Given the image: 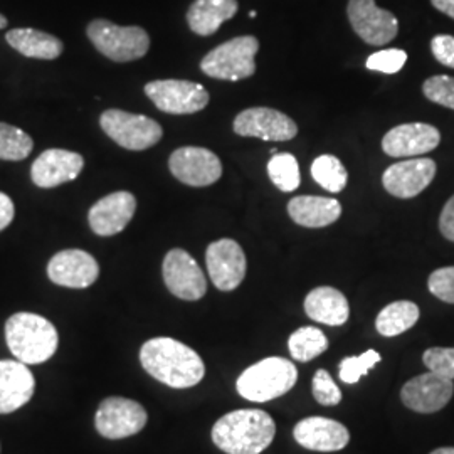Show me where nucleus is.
<instances>
[{
	"label": "nucleus",
	"instance_id": "obj_1",
	"mask_svg": "<svg viewBox=\"0 0 454 454\" xmlns=\"http://www.w3.org/2000/svg\"><path fill=\"white\" fill-rule=\"evenodd\" d=\"M140 362L146 373L174 389L194 387L206 373V365L195 350L168 337L145 341Z\"/></svg>",
	"mask_w": 454,
	"mask_h": 454
},
{
	"label": "nucleus",
	"instance_id": "obj_2",
	"mask_svg": "<svg viewBox=\"0 0 454 454\" xmlns=\"http://www.w3.org/2000/svg\"><path fill=\"white\" fill-rule=\"evenodd\" d=\"M275 433V421L268 412L241 409L214 424L212 441L227 454H260L271 444Z\"/></svg>",
	"mask_w": 454,
	"mask_h": 454
},
{
	"label": "nucleus",
	"instance_id": "obj_3",
	"mask_svg": "<svg viewBox=\"0 0 454 454\" xmlns=\"http://www.w3.org/2000/svg\"><path fill=\"white\" fill-rule=\"evenodd\" d=\"M5 340L12 356L26 365L44 364L58 350V330L41 315L16 313L5 324Z\"/></svg>",
	"mask_w": 454,
	"mask_h": 454
},
{
	"label": "nucleus",
	"instance_id": "obj_4",
	"mask_svg": "<svg viewBox=\"0 0 454 454\" xmlns=\"http://www.w3.org/2000/svg\"><path fill=\"white\" fill-rule=\"evenodd\" d=\"M298 371L292 360L270 357L246 369L238 379V392L251 403H268L294 387Z\"/></svg>",
	"mask_w": 454,
	"mask_h": 454
},
{
	"label": "nucleus",
	"instance_id": "obj_5",
	"mask_svg": "<svg viewBox=\"0 0 454 454\" xmlns=\"http://www.w3.org/2000/svg\"><path fill=\"white\" fill-rule=\"evenodd\" d=\"M260 41L254 35H239L212 49L200 61L204 74L223 82H241L256 73Z\"/></svg>",
	"mask_w": 454,
	"mask_h": 454
},
{
	"label": "nucleus",
	"instance_id": "obj_6",
	"mask_svg": "<svg viewBox=\"0 0 454 454\" xmlns=\"http://www.w3.org/2000/svg\"><path fill=\"white\" fill-rule=\"evenodd\" d=\"M86 33L93 46L114 63L137 61L150 49L148 34L137 26L123 27L106 19H97L90 22Z\"/></svg>",
	"mask_w": 454,
	"mask_h": 454
},
{
	"label": "nucleus",
	"instance_id": "obj_7",
	"mask_svg": "<svg viewBox=\"0 0 454 454\" xmlns=\"http://www.w3.org/2000/svg\"><path fill=\"white\" fill-rule=\"evenodd\" d=\"M99 125L114 144L133 152L157 145L163 137L162 127L155 120L114 108L103 112Z\"/></svg>",
	"mask_w": 454,
	"mask_h": 454
},
{
	"label": "nucleus",
	"instance_id": "obj_8",
	"mask_svg": "<svg viewBox=\"0 0 454 454\" xmlns=\"http://www.w3.org/2000/svg\"><path fill=\"white\" fill-rule=\"evenodd\" d=\"M145 95L168 114H192L209 105V93L199 82L184 80H157L145 86Z\"/></svg>",
	"mask_w": 454,
	"mask_h": 454
},
{
	"label": "nucleus",
	"instance_id": "obj_9",
	"mask_svg": "<svg viewBox=\"0 0 454 454\" xmlns=\"http://www.w3.org/2000/svg\"><path fill=\"white\" fill-rule=\"evenodd\" d=\"M148 416L142 404L125 397H108L97 411L98 433L106 439L130 438L145 427Z\"/></svg>",
	"mask_w": 454,
	"mask_h": 454
},
{
	"label": "nucleus",
	"instance_id": "obj_10",
	"mask_svg": "<svg viewBox=\"0 0 454 454\" xmlns=\"http://www.w3.org/2000/svg\"><path fill=\"white\" fill-rule=\"evenodd\" d=\"M170 172L176 179L191 187H207L223 176L219 157L202 146H182L168 159Z\"/></svg>",
	"mask_w": 454,
	"mask_h": 454
},
{
	"label": "nucleus",
	"instance_id": "obj_11",
	"mask_svg": "<svg viewBox=\"0 0 454 454\" xmlns=\"http://www.w3.org/2000/svg\"><path fill=\"white\" fill-rule=\"evenodd\" d=\"M347 14L358 37L371 46H386L399 33L395 16L380 9L375 0H348Z\"/></svg>",
	"mask_w": 454,
	"mask_h": 454
},
{
	"label": "nucleus",
	"instance_id": "obj_12",
	"mask_svg": "<svg viewBox=\"0 0 454 454\" xmlns=\"http://www.w3.org/2000/svg\"><path fill=\"white\" fill-rule=\"evenodd\" d=\"M163 281L168 292L185 301H197L207 292V279L184 249H170L163 260Z\"/></svg>",
	"mask_w": 454,
	"mask_h": 454
},
{
	"label": "nucleus",
	"instance_id": "obj_13",
	"mask_svg": "<svg viewBox=\"0 0 454 454\" xmlns=\"http://www.w3.org/2000/svg\"><path fill=\"white\" fill-rule=\"evenodd\" d=\"M206 264L212 283L221 292H232L243 283L247 262L243 247L234 239H219L209 244Z\"/></svg>",
	"mask_w": 454,
	"mask_h": 454
},
{
	"label": "nucleus",
	"instance_id": "obj_14",
	"mask_svg": "<svg viewBox=\"0 0 454 454\" xmlns=\"http://www.w3.org/2000/svg\"><path fill=\"white\" fill-rule=\"evenodd\" d=\"M234 131L270 142H288L298 135V127L288 114L273 108H249L236 116Z\"/></svg>",
	"mask_w": 454,
	"mask_h": 454
},
{
	"label": "nucleus",
	"instance_id": "obj_15",
	"mask_svg": "<svg viewBox=\"0 0 454 454\" xmlns=\"http://www.w3.org/2000/svg\"><path fill=\"white\" fill-rule=\"evenodd\" d=\"M454 386L451 379L439 373H421L411 379L401 390V399L411 411L431 414L441 411L453 397Z\"/></svg>",
	"mask_w": 454,
	"mask_h": 454
},
{
	"label": "nucleus",
	"instance_id": "obj_16",
	"mask_svg": "<svg viewBox=\"0 0 454 454\" xmlns=\"http://www.w3.org/2000/svg\"><path fill=\"white\" fill-rule=\"evenodd\" d=\"M48 276L54 285L82 290L97 281L99 266L97 260L82 249H65L49 261Z\"/></svg>",
	"mask_w": 454,
	"mask_h": 454
},
{
	"label": "nucleus",
	"instance_id": "obj_17",
	"mask_svg": "<svg viewBox=\"0 0 454 454\" xmlns=\"http://www.w3.org/2000/svg\"><path fill=\"white\" fill-rule=\"evenodd\" d=\"M436 177V162L431 159H409L394 163L384 172V189L394 197L412 199Z\"/></svg>",
	"mask_w": 454,
	"mask_h": 454
},
{
	"label": "nucleus",
	"instance_id": "obj_18",
	"mask_svg": "<svg viewBox=\"0 0 454 454\" xmlns=\"http://www.w3.org/2000/svg\"><path fill=\"white\" fill-rule=\"evenodd\" d=\"M84 160L76 152L49 148L43 152L31 167V179L41 189H52L80 177Z\"/></svg>",
	"mask_w": 454,
	"mask_h": 454
},
{
	"label": "nucleus",
	"instance_id": "obj_19",
	"mask_svg": "<svg viewBox=\"0 0 454 454\" xmlns=\"http://www.w3.org/2000/svg\"><path fill=\"white\" fill-rule=\"evenodd\" d=\"M135 211H137L135 195L127 191H120L99 199L90 209L88 221L95 234L108 238V236L120 234L125 227L129 226L135 215Z\"/></svg>",
	"mask_w": 454,
	"mask_h": 454
},
{
	"label": "nucleus",
	"instance_id": "obj_20",
	"mask_svg": "<svg viewBox=\"0 0 454 454\" xmlns=\"http://www.w3.org/2000/svg\"><path fill=\"white\" fill-rule=\"evenodd\" d=\"M441 142L436 127L427 123H406L387 131L382 140V150L389 157H412L433 152Z\"/></svg>",
	"mask_w": 454,
	"mask_h": 454
},
{
	"label": "nucleus",
	"instance_id": "obj_21",
	"mask_svg": "<svg viewBox=\"0 0 454 454\" xmlns=\"http://www.w3.org/2000/svg\"><path fill=\"white\" fill-rule=\"evenodd\" d=\"M293 436L303 448L320 453L340 451L350 441V433L343 424L326 418H307L298 422Z\"/></svg>",
	"mask_w": 454,
	"mask_h": 454
},
{
	"label": "nucleus",
	"instance_id": "obj_22",
	"mask_svg": "<svg viewBox=\"0 0 454 454\" xmlns=\"http://www.w3.org/2000/svg\"><path fill=\"white\" fill-rule=\"evenodd\" d=\"M35 389L29 367L20 360H0V414H11L26 406Z\"/></svg>",
	"mask_w": 454,
	"mask_h": 454
},
{
	"label": "nucleus",
	"instance_id": "obj_23",
	"mask_svg": "<svg viewBox=\"0 0 454 454\" xmlns=\"http://www.w3.org/2000/svg\"><path fill=\"white\" fill-rule=\"evenodd\" d=\"M288 214L298 226L325 227L339 221L341 206L330 197L298 195L288 202Z\"/></svg>",
	"mask_w": 454,
	"mask_h": 454
},
{
	"label": "nucleus",
	"instance_id": "obj_24",
	"mask_svg": "<svg viewBox=\"0 0 454 454\" xmlns=\"http://www.w3.org/2000/svg\"><path fill=\"white\" fill-rule=\"evenodd\" d=\"M305 311L311 320L330 326H340L348 320L350 315L345 294L332 286L311 290L305 300Z\"/></svg>",
	"mask_w": 454,
	"mask_h": 454
},
{
	"label": "nucleus",
	"instance_id": "obj_25",
	"mask_svg": "<svg viewBox=\"0 0 454 454\" xmlns=\"http://www.w3.org/2000/svg\"><path fill=\"white\" fill-rule=\"evenodd\" d=\"M238 0H194L187 11V24L192 33L211 35L238 14Z\"/></svg>",
	"mask_w": 454,
	"mask_h": 454
},
{
	"label": "nucleus",
	"instance_id": "obj_26",
	"mask_svg": "<svg viewBox=\"0 0 454 454\" xmlns=\"http://www.w3.org/2000/svg\"><path fill=\"white\" fill-rule=\"evenodd\" d=\"M5 39L11 48L16 49L22 56L34 59L51 61L59 58L65 51L61 39L35 29H12L5 34Z\"/></svg>",
	"mask_w": 454,
	"mask_h": 454
},
{
	"label": "nucleus",
	"instance_id": "obj_27",
	"mask_svg": "<svg viewBox=\"0 0 454 454\" xmlns=\"http://www.w3.org/2000/svg\"><path fill=\"white\" fill-rule=\"evenodd\" d=\"M419 320V307L412 301H394L377 315L375 326L384 337H397Z\"/></svg>",
	"mask_w": 454,
	"mask_h": 454
},
{
	"label": "nucleus",
	"instance_id": "obj_28",
	"mask_svg": "<svg viewBox=\"0 0 454 454\" xmlns=\"http://www.w3.org/2000/svg\"><path fill=\"white\" fill-rule=\"evenodd\" d=\"M288 348L294 360L298 362H309L313 358L320 357L328 348V339L324 332L315 326H301L293 332Z\"/></svg>",
	"mask_w": 454,
	"mask_h": 454
},
{
	"label": "nucleus",
	"instance_id": "obj_29",
	"mask_svg": "<svg viewBox=\"0 0 454 454\" xmlns=\"http://www.w3.org/2000/svg\"><path fill=\"white\" fill-rule=\"evenodd\" d=\"M311 177L318 185H322L325 191L339 194L347 185L348 174L337 157L320 155L311 163Z\"/></svg>",
	"mask_w": 454,
	"mask_h": 454
},
{
	"label": "nucleus",
	"instance_id": "obj_30",
	"mask_svg": "<svg viewBox=\"0 0 454 454\" xmlns=\"http://www.w3.org/2000/svg\"><path fill=\"white\" fill-rule=\"evenodd\" d=\"M268 176L281 192H293L301 184L300 165L292 153H276L268 163Z\"/></svg>",
	"mask_w": 454,
	"mask_h": 454
},
{
	"label": "nucleus",
	"instance_id": "obj_31",
	"mask_svg": "<svg viewBox=\"0 0 454 454\" xmlns=\"http://www.w3.org/2000/svg\"><path fill=\"white\" fill-rule=\"evenodd\" d=\"M33 138L14 125L0 123V160L19 162L33 152Z\"/></svg>",
	"mask_w": 454,
	"mask_h": 454
},
{
	"label": "nucleus",
	"instance_id": "obj_32",
	"mask_svg": "<svg viewBox=\"0 0 454 454\" xmlns=\"http://www.w3.org/2000/svg\"><path fill=\"white\" fill-rule=\"evenodd\" d=\"M380 362V354L367 350L358 357L343 358L340 362V379L345 384H357L360 377L367 375Z\"/></svg>",
	"mask_w": 454,
	"mask_h": 454
},
{
	"label": "nucleus",
	"instance_id": "obj_33",
	"mask_svg": "<svg viewBox=\"0 0 454 454\" xmlns=\"http://www.w3.org/2000/svg\"><path fill=\"white\" fill-rule=\"evenodd\" d=\"M422 93L429 101L454 110V78L450 76H433L422 84Z\"/></svg>",
	"mask_w": 454,
	"mask_h": 454
},
{
	"label": "nucleus",
	"instance_id": "obj_34",
	"mask_svg": "<svg viewBox=\"0 0 454 454\" xmlns=\"http://www.w3.org/2000/svg\"><path fill=\"white\" fill-rule=\"evenodd\" d=\"M407 61V52L403 49H386V51H379L373 52L372 56H369L367 59V69L377 71V73H384V74H394L399 73Z\"/></svg>",
	"mask_w": 454,
	"mask_h": 454
},
{
	"label": "nucleus",
	"instance_id": "obj_35",
	"mask_svg": "<svg viewBox=\"0 0 454 454\" xmlns=\"http://www.w3.org/2000/svg\"><path fill=\"white\" fill-rule=\"evenodd\" d=\"M422 360L431 372L439 373L446 379L454 380V348H441V347L429 348L424 352Z\"/></svg>",
	"mask_w": 454,
	"mask_h": 454
},
{
	"label": "nucleus",
	"instance_id": "obj_36",
	"mask_svg": "<svg viewBox=\"0 0 454 454\" xmlns=\"http://www.w3.org/2000/svg\"><path fill=\"white\" fill-rule=\"evenodd\" d=\"M313 395L322 406H337L341 401V392L326 371H317L313 377Z\"/></svg>",
	"mask_w": 454,
	"mask_h": 454
},
{
	"label": "nucleus",
	"instance_id": "obj_37",
	"mask_svg": "<svg viewBox=\"0 0 454 454\" xmlns=\"http://www.w3.org/2000/svg\"><path fill=\"white\" fill-rule=\"evenodd\" d=\"M429 292L433 293L441 301L454 303V266L439 268L427 281Z\"/></svg>",
	"mask_w": 454,
	"mask_h": 454
},
{
	"label": "nucleus",
	"instance_id": "obj_38",
	"mask_svg": "<svg viewBox=\"0 0 454 454\" xmlns=\"http://www.w3.org/2000/svg\"><path fill=\"white\" fill-rule=\"evenodd\" d=\"M431 51L439 63L454 69V37L448 34H439L431 41Z\"/></svg>",
	"mask_w": 454,
	"mask_h": 454
},
{
	"label": "nucleus",
	"instance_id": "obj_39",
	"mask_svg": "<svg viewBox=\"0 0 454 454\" xmlns=\"http://www.w3.org/2000/svg\"><path fill=\"white\" fill-rule=\"evenodd\" d=\"M439 229H441V234L448 241H453L454 243V195L446 202L444 209L441 212Z\"/></svg>",
	"mask_w": 454,
	"mask_h": 454
},
{
	"label": "nucleus",
	"instance_id": "obj_40",
	"mask_svg": "<svg viewBox=\"0 0 454 454\" xmlns=\"http://www.w3.org/2000/svg\"><path fill=\"white\" fill-rule=\"evenodd\" d=\"M14 215H16V207H14L12 199L9 195L0 192V232L5 227L11 226V223L14 221Z\"/></svg>",
	"mask_w": 454,
	"mask_h": 454
},
{
	"label": "nucleus",
	"instance_id": "obj_41",
	"mask_svg": "<svg viewBox=\"0 0 454 454\" xmlns=\"http://www.w3.org/2000/svg\"><path fill=\"white\" fill-rule=\"evenodd\" d=\"M431 4L438 9L439 12L454 19V0H431Z\"/></svg>",
	"mask_w": 454,
	"mask_h": 454
},
{
	"label": "nucleus",
	"instance_id": "obj_42",
	"mask_svg": "<svg viewBox=\"0 0 454 454\" xmlns=\"http://www.w3.org/2000/svg\"><path fill=\"white\" fill-rule=\"evenodd\" d=\"M431 454H454V448H439Z\"/></svg>",
	"mask_w": 454,
	"mask_h": 454
},
{
	"label": "nucleus",
	"instance_id": "obj_43",
	"mask_svg": "<svg viewBox=\"0 0 454 454\" xmlns=\"http://www.w3.org/2000/svg\"><path fill=\"white\" fill-rule=\"evenodd\" d=\"M4 27H7V19L0 14V29H4Z\"/></svg>",
	"mask_w": 454,
	"mask_h": 454
},
{
	"label": "nucleus",
	"instance_id": "obj_44",
	"mask_svg": "<svg viewBox=\"0 0 454 454\" xmlns=\"http://www.w3.org/2000/svg\"><path fill=\"white\" fill-rule=\"evenodd\" d=\"M249 17H256V11H251V12H249Z\"/></svg>",
	"mask_w": 454,
	"mask_h": 454
}]
</instances>
